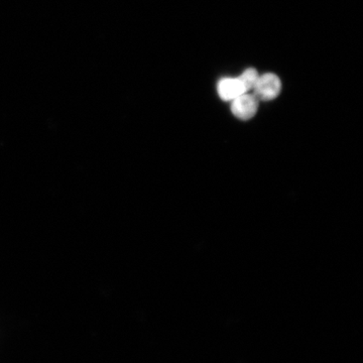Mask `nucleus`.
Segmentation results:
<instances>
[{
  "instance_id": "4",
  "label": "nucleus",
  "mask_w": 363,
  "mask_h": 363,
  "mask_svg": "<svg viewBox=\"0 0 363 363\" xmlns=\"http://www.w3.org/2000/svg\"><path fill=\"white\" fill-rule=\"evenodd\" d=\"M259 73H257V71L255 70V69L248 68L247 70L243 72L242 74H241L240 77H238V80L240 81L243 89H245V93H247V91L255 88L257 80H259Z\"/></svg>"
},
{
  "instance_id": "3",
  "label": "nucleus",
  "mask_w": 363,
  "mask_h": 363,
  "mask_svg": "<svg viewBox=\"0 0 363 363\" xmlns=\"http://www.w3.org/2000/svg\"><path fill=\"white\" fill-rule=\"evenodd\" d=\"M218 93L222 100L229 101L245 94V91L238 78H224L219 82Z\"/></svg>"
},
{
  "instance_id": "2",
  "label": "nucleus",
  "mask_w": 363,
  "mask_h": 363,
  "mask_svg": "<svg viewBox=\"0 0 363 363\" xmlns=\"http://www.w3.org/2000/svg\"><path fill=\"white\" fill-rule=\"evenodd\" d=\"M259 108V100L252 95L242 94L235 98L231 105L233 116L241 121L252 118Z\"/></svg>"
},
{
  "instance_id": "1",
  "label": "nucleus",
  "mask_w": 363,
  "mask_h": 363,
  "mask_svg": "<svg viewBox=\"0 0 363 363\" xmlns=\"http://www.w3.org/2000/svg\"><path fill=\"white\" fill-rule=\"evenodd\" d=\"M253 90H255V97L257 100L271 101L278 97L281 93V80L274 74H264V75L259 76Z\"/></svg>"
}]
</instances>
